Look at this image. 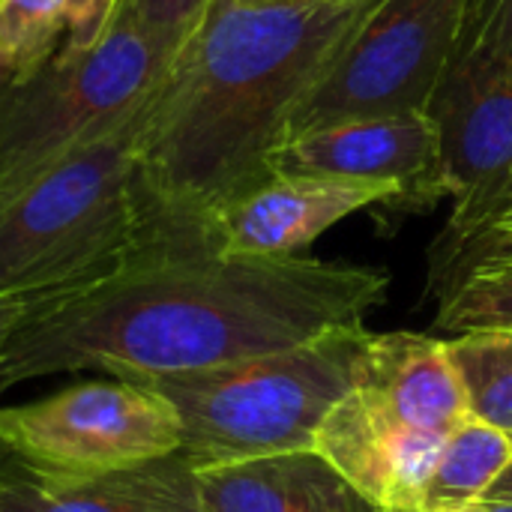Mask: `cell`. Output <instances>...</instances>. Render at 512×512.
<instances>
[{"label":"cell","instance_id":"obj_1","mask_svg":"<svg viewBox=\"0 0 512 512\" xmlns=\"http://www.w3.org/2000/svg\"><path fill=\"white\" fill-rule=\"evenodd\" d=\"M387 288L378 267L237 258L195 237H147L111 276L24 312L0 390L75 372L141 381L288 351L363 327Z\"/></svg>","mask_w":512,"mask_h":512},{"label":"cell","instance_id":"obj_2","mask_svg":"<svg viewBox=\"0 0 512 512\" xmlns=\"http://www.w3.org/2000/svg\"><path fill=\"white\" fill-rule=\"evenodd\" d=\"M375 0H213L138 120L147 234H192L270 180L291 120Z\"/></svg>","mask_w":512,"mask_h":512},{"label":"cell","instance_id":"obj_3","mask_svg":"<svg viewBox=\"0 0 512 512\" xmlns=\"http://www.w3.org/2000/svg\"><path fill=\"white\" fill-rule=\"evenodd\" d=\"M138 120L0 192V297L27 309L57 300L111 276L141 249Z\"/></svg>","mask_w":512,"mask_h":512},{"label":"cell","instance_id":"obj_4","mask_svg":"<svg viewBox=\"0 0 512 512\" xmlns=\"http://www.w3.org/2000/svg\"><path fill=\"white\" fill-rule=\"evenodd\" d=\"M369 339L366 327H345L288 351L141 381L174 405L180 453L195 471L315 450L321 423L357 384Z\"/></svg>","mask_w":512,"mask_h":512},{"label":"cell","instance_id":"obj_5","mask_svg":"<svg viewBox=\"0 0 512 512\" xmlns=\"http://www.w3.org/2000/svg\"><path fill=\"white\" fill-rule=\"evenodd\" d=\"M174 54L117 15L93 48L60 45L0 87V192L138 120Z\"/></svg>","mask_w":512,"mask_h":512},{"label":"cell","instance_id":"obj_6","mask_svg":"<svg viewBox=\"0 0 512 512\" xmlns=\"http://www.w3.org/2000/svg\"><path fill=\"white\" fill-rule=\"evenodd\" d=\"M474 6L477 0H375L297 108L288 138L351 117L426 111L459 57Z\"/></svg>","mask_w":512,"mask_h":512},{"label":"cell","instance_id":"obj_7","mask_svg":"<svg viewBox=\"0 0 512 512\" xmlns=\"http://www.w3.org/2000/svg\"><path fill=\"white\" fill-rule=\"evenodd\" d=\"M174 405L144 381L105 378L0 405V450L33 474L78 480L180 453Z\"/></svg>","mask_w":512,"mask_h":512},{"label":"cell","instance_id":"obj_8","mask_svg":"<svg viewBox=\"0 0 512 512\" xmlns=\"http://www.w3.org/2000/svg\"><path fill=\"white\" fill-rule=\"evenodd\" d=\"M426 114L438 132L444 198L453 201L432 261V279H441L492 225L510 186L512 72L480 57H462L444 75Z\"/></svg>","mask_w":512,"mask_h":512},{"label":"cell","instance_id":"obj_9","mask_svg":"<svg viewBox=\"0 0 512 512\" xmlns=\"http://www.w3.org/2000/svg\"><path fill=\"white\" fill-rule=\"evenodd\" d=\"M375 204H402V189L369 180L273 174L210 213L201 240L213 252L237 258L300 255L336 222Z\"/></svg>","mask_w":512,"mask_h":512},{"label":"cell","instance_id":"obj_10","mask_svg":"<svg viewBox=\"0 0 512 512\" xmlns=\"http://www.w3.org/2000/svg\"><path fill=\"white\" fill-rule=\"evenodd\" d=\"M270 174L390 183L408 204L444 198L438 132L426 111L351 117L300 132L273 153Z\"/></svg>","mask_w":512,"mask_h":512},{"label":"cell","instance_id":"obj_11","mask_svg":"<svg viewBox=\"0 0 512 512\" xmlns=\"http://www.w3.org/2000/svg\"><path fill=\"white\" fill-rule=\"evenodd\" d=\"M447 438L354 384L321 423L315 450L381 512H420Z\"/></svg>","mask_w":512,"mask_h":512},{"label":"cell","instance_id":"obj_12","mask_svg":"<svg viewBox=\"0 0 512 512\" xmlns=\"http://www.w3.org/2000/svg\"><path fill=\"white\" fill-rule=\"evenodd\" d=\"M0 512H204L198 474L183 453L99 477L57 480L0 450Z\"/></svg>","mask_w":512,"mask_h":512},{"label":"cell","instance_id":"obj_13","mask_svg":"<svg viewBox=\"0 0 512 512\" xmlns=\"http://www.w3.org/2000/svg\"><path fill=\"white\" fill-rule=\"evenodd\" d=\"M204 512H375L318 450L198 468Z\"/></svg>","mask_w":512,"mask_h":512},{"label":"cell","instance_id":"obj_14","mask_svg":"<svg viewBox=\"0 0 512 512\" xmlns=\"http://www.w3.org/2000/svg\"><path fill=\"white\" fill-rule=\"evenodd\" d=\"M357 384L408 417L414 426L453 435L468 420L465 390L447 342L417 333H372Z\"/></svg>","mask_w":512,"mask_h":512},{"label":"cell","instance_id":"obj_15","mask_svg":"<svg viewBox=\"0 0 512 512\" xmlns=\"http://www.w3.org/2000/svg\"><path fill=\"white\" fill-rule=\"evenodd\" d=\"M512 462V438L468 417L444 444L420 512H465L483 501Z\"/></svg>","mask_w":512,"mask_h":512},{"label":"cell","instance_id":"obj_16","mask_svg":"<svg viewBox=\"0 0 512 512\" xmlns=\"http://www.w3.org/2000/svg\"><path fill=\"white\" fill-rule=\"evenodd\" d=\"M468 417L512 438V330H474L447 342Z\"/></svg>","mask_w":512,"mask_h":512},{"label":"cell","instance_id":"obj_17","mask_svg":"<svg viewBox=\"0 0 512 512\" xmlns=\"http://www.w3.org/2000/svg\"><path fill=\"white\" fill-rule=\"evenodd\" d=\"M438 330H512V261H486L465 270L444 294Z\"/></svg>","mask_w":512,"mask_h":512},{"label":"cell","instance_id":"obj_18","mask_svg":"<svg viewBox=\"0 0 512 512\" xmlns=\"http://www.w3.org/2000/svg\"><path fill=\"white\" fill-rule=\"evenodd\" d=\"M69 0H0V66L9 78L39 69L66 39Z\"/></svg>","mask_w":512,"mask_h":512},{"label":"cell","instance_id":"obj_19","mask_svg":"<svg viewBox=\"0 0 512 512\" xmlns=\"http://www.w3.org/2000/svg\"><path fill=\"white\" fill-rule=\"evenodd\" d=\"M210 6L213 0H123L120 15L156 39L165 51L177 54Z\"/></svg>","mask_w":512,"mask_h":512},{"label":"cell","instance_id":"obj_20","mask_svg":"<svg viewBox=\"0 0 512 512\" xmlns=\"http://www.w3.org/2000/svg\"><path fill=\"white\" fill-rule=\"evenodd\" d=\"M480 57L512 72V0H477L459 57Z\"/></svg>","mask_w":512,"mask_h":512},{"label":"cell","instance_id":"obj_21","mask_svg":"<svg viewBox=\"0 0 512 512\" xmlns=\"http://www.w3.org/2000/svg\"><path fill=\"white\" fill-rule=\"evenodd\" d=\"M123 0H69L66 9V48L84 51L102 42V36L114 27Z\"/></svg>","mask_w":512,"mask_h":512},{"label":"cell","instance_id":"obj_22","mask_svg":"<svg viewBox=\"0 0 512 512\" xmlns=\"http://www.w3.org/2000/svg\"><path fill=\"white\" fill-rule=\"evenodd\" d=\"M486 261H512V216L507 219H498L495 225H489L468 249H465V255L459 258V264L453 267V270H459L456 276H453V282L465 273V270H471L474 264H486ZM453 282H450V288H453ZM447 288V291H450ZM444 291V294H447Z\"/></svg>","mask_w":512,"mask_h":512},{"label":"cell","instance_id":"obj_23","mask_svg":"<svg viewBox=\"0 0 512 512\" xmlns=\"http://www.w3.org/2000/svg\"><path fill=\"white\" fill-rule=\"evenodd\" d=\"M27 306L18 303V300H9V297H0V360H3V351L18 327V321L24 318Z\"/></svg>","mask_w":512,"mask_h":512},{"label":"cell","instance_id":"obj_24","mask_svg":"<svg viewBox=\"0 0 512 512\" xmlns=\"http://www.w3.org/2000/svg\"><path fill=\"white\" fill-rule=\"evenodd\" d=\"M465 512H512V498H483Z\"/></svg>","mask_w":512,"mask_h":512},{"label":"cell","instance_id":"obj_25","mask_svg":"<svg viewBox=\"0 0 512 512\" xmlns=\"http://www.w3.org/2000/svg\"><path fill=\"white\" fill-rule=\"evenodd\" d=\"M486 498H512V462L510 468L504 471V477L492 486V492Z\"/></svg>","mask_w":512,"mask_h":512},{"label":"cell","instance_id":"obj_26","mask_svg":"<svg viewBox=\"0 0 512 512\" xmlns=\"http://www.w3.org/2000/svg\"><path fill=\"white\" fill-rule=\"evenodd\" d=\"M504 216H512V180H510V186L504 189V195H501V204H498V210H495L492 225H495L498 219H504Z\"/></svg>","mask_w":512,"mask_h":512},{"label":"cell","instance_id":"obj_27","mask_svg":"<svg viewBox=\"0 0 512 512\" xmlns=\"http://www.w3.org/2000/svg\"><path fill=\"white\" fill-rule=\"evenodd\" d=\"M6 78H9V75H6V69H3V66H0V87H3V84H6Z\"/></svg>","mask_w":512,"mask_h":512},{"label":"cell","instance_id":"obj_28","mask_svg":"<svg viewBox=\"0 0 512 512\" xmlns=\"http://www.w3.org/2000/svg\"><path fill=\"white\" fill-rule=\"evenodd\" d=\"M237 3H270V0H237Z\"/></svg>","mask_w":512,"mask_h":512},{"label":"cell","instance_id":"obj_29","mask_svg":"<svg viewBox=\"0 0 512 512\" xmlns=\"http://www.w3.org/2000/svg\"><path fill=\"white\" fill-rule=\"evenodd\" d=\"M375 512H381V510H375Z\"/></svg>","mask_w":512,"mask_h":512},{"label":"cell","instance_id":"obj_30","mask_svg":"<svg viewBox=\"0 0 512 512\" xmlns=\"http://www.w3.org/2000/svg\"><path fill=\"white\" fill-rule=\"evenodd\" d=\"M504 219H507V216H504Z\"/></svg>","mask_w":512,"mask_h":512}]
</instances>
